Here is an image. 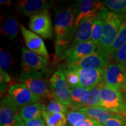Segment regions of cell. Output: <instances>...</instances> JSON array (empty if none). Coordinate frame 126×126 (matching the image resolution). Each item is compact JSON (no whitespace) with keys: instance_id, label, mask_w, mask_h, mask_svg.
I'll return each mask as SVG.
<instances>
[{"instance_id":"cell-1","label":"cell","mask_w":126,"mask_h":126,"mask_svg":"<svg viewBox=\"0 0 126 126\" xmlns=\"http://www.w3.org/2000/svg\"><path fill=\"white\" fill-rule=\"evenodd\" d=\"M75 11L73 5L65 9H56L54 19L55 50L61 56L70 46L78 27L75 25Z\"/></svg>"},{"instance_id":"cell-2","label":"cell","mask_w":126,"mask_h":126,"mask_svg":"<svg viewBox=\"0 0 126 126\" xmlns=\"http://www.w3.org/2000/svg\"><path fill=\"white\" fill-rule=\"evenodd\" d=\"M100 11L103 17V30L96 51L108 57L109 50L117 35L125 16L110 12L105 7L100 9Z\"/></svg>"},{"instance_id":"cell-3","label":"cell","mask_w":126,"mask_h":126,"mask_svg":"<svg viewBox=\"0 0 126 126\" xmlns=\"http://www.w3.org/2000/svg\"><path fill=\"white\" fill-rule=\"evenodd\" d=\"M100 107L110 112L123 115L126 114V98L122 92L113 90L105 84L100 90Z\"/></svg>"},{"instance_id":"cell-4","label":"cell","mask_w":126,"mask_h":126,"mask_svg":"<svg viewBox=\"0 0 126 126\" xmlns=\"http://www.w3.org/2000/svg\"><path fill=\"white\" fill-rule=\"evenodd\" d=\"M103 81L113 90L126 91V65L116 62L109 64L104 70Z\"/></svg>"},{"instance_id":"cell-5","label":"cell","mask_w":126,"mask_h":126,"mask_svg":"<svg viewBox=\"0 0 126 126\" xmlns=\"http://www.w3.org/2000/svg\"><path fill=\"white\" fill-rule=\"evenodd\" d=\"M44 72L45 71L29 73L21 72L19 81L25 84L39 98L51 99V92L43 75Z\"/></svg>"},{"instance_id":"cell-6","label":"cell","mask_w":126,"mask_h":126,"mask_svg":"<svg viewBox=\"0 0 126 126\" xmlns=\"http://www.w3.org/2000/svg\"><path fill=\"white\" fill-rule=\"evenodd\" d=\"M50 90L52 99L68 108L71 103L70 89L63 70L59 69L52 75L50 79Z\"/></svg>"},{"instance_id":"cell-7","label":"cell","mask_w":126,"mask_h":126,"mask_svg":"<svg viewBox=\"0 0 126 126\" xmlns=\"http://www.w3.org/2000/svg\"><path fill=\"white\" fill-rule=\"evenodd\" d=\"M97 12L98 11H94L88 15L86 16L81 20L78 25L76 34L74 37L73 40L72 41L70 46L61 56L62 59H67L68 56L77 46L91 40L93 22Z\"/></svg>"},{"instance_id":"cell-8","label":"cell","mask_w":126,"mask_h":126,"mask_svg":"<svg viewBox=\"0 0 126 126\" xmlns=\"http://www.w3.org/2000/svg\"><path fill=\"white\" fill-rule=\"evenodd\" d=\"M29 26L32 32L44 39H51L53 28L51 16L48 10H45L30 16Z\"/></svg>"},{"instance_id":"cell-9","label":"cell","mask_w":126,"mask_h":126,"mask_svg":"<svg viewBox=\"0 0 126 126\" xmlns=\"http://www.w3.org/2000/svg\"><path fill=\"white\" fill-rule=\"evenodd\" d=\"M8 96L20 109L39 102L40 98L35 95L25 84L22 83L11 85L8 91Z\"/></svg>"},{"instance_id":"cell-10","label":"cell","mask_w":126,"mask_h":126,"mask_svg":"<svg viewBox=\"0 0 126 126\" xmlns=\"http://www.w3.org/2000/svg\"><path fill=\"white\" fill-rule=\"evenodd\" d=\"M47 65L48 61L43 57L31 51L24 46L22 47L21 72L29 73L45 71Z\"/></svg>"},{"instance_id":"cell-11","label":"cell","mask_w":126,"mask_h":126,"mask_svg":"<svg viewBox=\"0 0 126 126\" xmlns=\"http://www.w3.org/2000/svg\"><path fill=\"white\" fill-rule=\"evenodd\" d=\"M20 109L8 95L4 97L0 103L1 126H14L22 119Z\"/></svg>"},{"instance_id":"cell-12","label":"cell","mask_w":126,"mask_h":126,"mask_svg":"<svg viewBox=\"0 0 126 126\" xmlns=\"http://www.w3.org/2000/svg\"><path fill=\"white\" fill-rule=\"evenodd\" d=\"M109 60L108 57L96 51L80 60L67 64V69L71 70L98 68L105 70Z\"/></svg>"},{"instance_id":"cell-13","label":"cell","mask_w":126,"mask_h":126,"mask_svg":"<svg viewBox=\"0 0 126 126\" xmlns=\"http://www.w3.org/2000/svg\"><path fill=\"white\" fill-rule=\"evenodd\" d=\"M19 28L28 49L48 60L49 59V54L42 37L26 29L20 23H19Z\"/></svg>"},{"instance_id":"cell-14","label":"cell","mask_w":126,"mask_h":126,"mask_svg":"<svg viewBox=\"0 0 126 126\" xmlns=\"http://www.w3.org/2000/svg\"><path fill=\"white\" fill-rule=\"evenodd\" d=\"M16 8L25 15L31 16L45 10H48L53 2L45 0H22L15 3Z\"/></svg>"},{"instance_id":"cell-15","label":"cell","mask_w":126,"mask_h":126,"mask_svg":"<svg viewBox=\"0 0 126 126\" xmlns=\"http://www.w3.org/2000/svg\"><path fill=\"white\" fill-rule=\"evenodd\" d=\"M73 6L75 11V25L77 27L86 16L94 11H99L104 7L102 2L93 0H81Z\"/></svg>"},{"instance_id":"cell-16","label":"cell","mask_w":126,"mask_h":126,"mask_svg":"<svg viewBox=\"0 0 126 126\" xmlns=\"http://www.w3.org/2000/svg\"><path fill=\"white\" fill-rule=\"evenodd\" d=\"M79 79V85L85 88H94L103 81V69H81L77 70Z\"/></svg>"},{"instance_id":"cell-17","label":"cell","mask_w":126,"mask_h":126,"mask_svg":"<svg viewBox=\"0 0 126 126\" xmlns=\"http://www.w3.org/2000/svg\"><path fill=\"white\" fill-rule=\"evenodd\" d=\"M97 47V46L94 45L91 40L79 44L77 46L68 56L66 59V63L67 64H70L93 54L96 51Z\"/></svg>"},{"instance_id":"cell-18","label":"cell","mask_w":126,"mask_h":126,"mask_svg":"<svg viewBox=\"0 0 126 126\" xmlns=\"http://www.w3.org/2000/svg\"><path fill=\"white\" fill-rule=\"evenodd\" d=\"M76 110L84 113L89 118L95 120L102 124L116 114V113L110 112L109 110L100 106L82 108Z\"/></svg>"},{"instance_id":"cell-19","label":"cell","mask_w":126,"mask_h":126,"mask_svg":"<svg viewBox=\"0 0 126 126\" xmlns=\"http://www.w3.org/2000/svg\"><path fill=\"white\" fill-rule=\"evenodd\" d=\"M19 27V24L13 15L6 16L3 17L1 21V34L10 38H16L18 37Z\"/></svg>"},{"instance_id":"cell-20","label":"cell","mask_w":126,"mask_h":126,"mask_svg":"<svg viewBox=\"0 0 126 126\" xmlns=\"http://www.w3.org/2000/svg\"><path fill=\"white\" fill-rule=\"evenodd\" d=\"M45 105L40 102L31 104L20 109V115L24 122L42 117V111Z\"/></svg>"},{"instance_id":"cell-21","label":"cell","mask_w":126,"mask_h":126,"mask_svg":"<svg viewBox=\"0 0 126 126\" xmlns=\"http://www.w3.org/2000/svg\"><path fill=\"white\" fill-rule=\"evenodd\" d=\"M94 88H85L81 86L71 88V103L68 109L76 110L81 108L83 98L85 94Z\"/></svg>"},{"instance_id":"cell-22","label":"cell","mask_w":126,"mask_h":126,"mask_svg":"<svg viewBox=\"0 0 126 126\" xmlns=\"http://www.w3.org/2000/svg\"><path fill=\"white\" fill-rule=\"evenodd\" d=\"M103 84V81H102L85 94L82 103L81 108L100 106V90Z\"/></svg>"},{"instance_id":"cell-23","label":"cell","mask_w":126,"mask_h":126,"mask_svg":"<svg viewBox=\"0 0 126 126\" xmlns=\"http://www.w3.org/2000/svg\"><path fill=\"white\" fill-rule=\"evenodd\" d=\"M126 43V18L124 19L121 25L119 32L116 39L109 50L108 56L109 58L113 59V56L118 50Z\"/></svg>"},{"instance_id":"cell-24","label":"cell","mask_w":126,"mask_h":126,"mask_svg":"<svg viewBox=\"0 0 126 126\" xmlns=\"http://www.w3.org/2000/svg\"><path fill=\"white\" fill-rule=\"evenodd\" d=\"M42 117L47 126H67V117L63 113H51L43 110Z\"/></svg>"},{"instance_id":"cell-25","label":"cell","mask_w":126,"mask_h":126,"mask_svg":"<svg viewBox=\"0 0 126 126\" xmlns=\"http://www.w3.org/2000/svg\"><path fill=\"white\" fill-rule=\"evenodd\" d=\"M103 17L100 10L97 12L96 16L94 20L92 28V32H91V40L94 45L98 46L100 43V38L102 34V30H103Z\"/></svg>"},{"instance_id":"cell-26","label":"cell","mask_w":126,"mask_h":126,"mask_svg":"<svg viewBox=\"0 0 126 126\" xmlns=\"http://www.w3.org/2000/svg\"><path fill=\"white\" fill-rule=\"evenodd\" d=\"M102 3L109 11L126 16V0H106Z\"/></svg>"},{"instance_id":"cell-27","label":"cell","mask_w":126,"mask_h":126,"mask_svg":"<svg viewBox=\"0 0 126 126\" xmlns=\"http://www.w3.org/2000/svg\"><path fill=\"white\" fill-rule=\"evenodd\" d=\"M67 122L71 126H79L83 123L86 119L89 118L84 113L77 111L70 110L66 114Z\"/></svg>"},{"instance_id":"cell-28","label":"cell","mask_w":126,"mask_h":126,"mask_svg":"<svg viewBox=\"0 0 126 126\" xmlns=\"http://www.w3.org/2000/svg\"><path fill=\"white\" fill-rule=\"evenodd\" d=\"M51 113H63L66 115L68 112V108L62 103L51 99L46 105L44 106V109Z\"/></svg>"},{"instance_id":"cell-29","label":"cell","mask_w":126,"mask_h":126,"mask_svg":"<svg viewBox=\"0 0 126 126\" xmlns=\"http://www.w3.org/2000/svg\"><path fill=\"white\" fill-rule=\"evenodd\" d=\"M63 72L65 75L66 81L70 89L80 86L79 75L77 70L66 69L63 70Z\"/></svg>"},{"instance_id":"cell-30","label":"cell","mask_w":126,"mask_h":126,"mask_svg":"<svg viewBox=\"0 0 126 126\" xmlns=\"http://www.w3.org/2000/svg\"><path fill=\"white\" fill-rule=\"evenodd\" d=\"M11 56L8 51L1 49L0 52V65L1 69L7 72L11 65Z\"/></svg>"},{"instance_id":"cell-31","label":"cell","mask_w":126,"mask_h":126,"mask_svg":"<svg viewBox=\"0 0 126 126\" xmlns=\"http://www.w3.org/2000/svg\"><path fill=\"white\" fill-rule=\"evenodd\" d=\"M103 124L104 126H126V117L123 115L116 114Z\"/></svg>"},{"instance_id":"cell-32","label":"cell","mask_w":126,"mask_h":126,"mask_svg":"<svg viewBox=\"0 0 126 126\" xmlns=\"http://www.w3.org/2000/svg\"><path fill=\"white\" fill-rule=\"evenodd\" d=\"M113 59L116 63L126 65V43L118 50Z\"/></svg>"},{"instance_id":"cell-33","label":"cell","mask_w":126,"mask_h":126,"mask_svg":"<svg viewBox=\"0 0 126 126\" xmlns=\"http://www.w3.org/2000/svg\"><path fill=\"white\" fill-rule=\"evenodd\" d=\"M1 72V94L4 93L7 89L8 84L11 81V77L7 72L0 69Z\"/></svg>"},{"instance_id":"cell-34","label":"cell","mask_w":126,"mask_h":126,"mask_svg":"<svg viewBox=\"0 0 126 126\" xmlns=\"http://www.w3.org/2000/svg\"><path fill=\"white\" fill-rule=\"evenodd\" d=\"M25 126H45L46 123L43 117L37 118L25 122Z\"/></svg>"},{"instance_id":"cell-35","label":"cell","mask_w":126,"mask_h":126,"mask_svg":"<svg viewBox=\"0 0 126 126\" xmlns=\"http://www.w3.org/2000/svg\"><path fill=\"white\" fill-rule=\"evenodd\" d=\"M104 126L103 124L100 123V122H97L95 120L91 119V118H88L86 119L82 124L79 126Z\"/></svg>"},{"instance_id":"cell-36","label":"cell","mask_w":126,"mask_h":126,"mask_svg":"<svg viewBox=\"0 0 126 126\" xmlns=\"http://www.w3.org/2000/svg\"><path fill=\"white\" fill-rule=\"evenodd\" d=\"M0 4L5 5H10L12 4V1H10V0H1Z\"/></svg>"},{"instance_id":"cell-37","label":"cell","mask_w":126,"mask_h":126,"mask_svg":"<svg viewBox=\"0 0 126 126\" xmlns=\"http://www.w3.org/2000/svg\"><path fill=\"white\" fill-rule=\"evenodd\" d=\"M14 126H25V122L23 121V120L20 119Z\"/></svg>"},{"instance_id":"cell-38","label":"cell","mask_w":126,"mask_h":126,"mask_svg":"<svg viewBox=\"0 0 126 126\" xmlns=\"http://www.w3.org/2000/svg\"><path fill=\"white\" fill-rule=\"evenodd\" d=\"M124 96H125V97L126 98V92L125 93V94H124Z\"/></svg>"},{"instance_id":"cell-39","label":"cell","mask_w":126,"mask_h":126,"mask_svg":"<svg viewBox=\"0 0 126 126\" xmlns=\"http://www.w3.org/2000/svg\"><path fill=\"white\" fill-rule=\"evenodd\" d=\"M67 126H70V125H68Z\"/></svg>"},{"instance_id":"cell-40","label":"cell","mask_w":126,"mask_h":126,"mask_svg":"<svg viewBox=\"0 0 126 126\" xmlns=\"http://www.w3.org/2000/svg\"></svg>"},{"instance_id":"cell-41","label":"cell","mask_w":126,"mask_h":126,"mask_svg":"<svg viewBox=\"0 0 126 126\" xmlns=\"http://www.w3.org/2000/svg\"><path fill=\"white\" fill-rule=\"evenodd\" d=\"M45 126H46V125H45Z\"/></svg>"}]
</instances>
